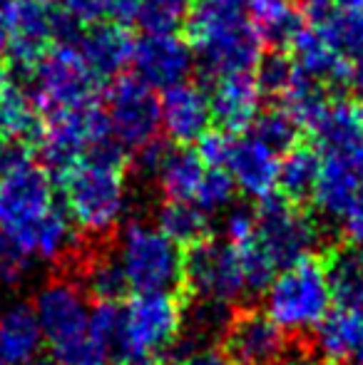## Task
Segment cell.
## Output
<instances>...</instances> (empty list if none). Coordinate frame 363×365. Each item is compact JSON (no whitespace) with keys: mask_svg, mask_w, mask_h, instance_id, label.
I'll list each match as a JSON object with an SVG mask.
<instances>
[{"mask_svg":"<svg viewBox=\"0 0 363 365\" xmlns=\"http://www.w3.org/2000/svg\"><path fill=\"white\" fill-rule=\"evenodd\" d=\"M0 236L28 261L78 259L80 231L35 157L0 172Z\"/></svg>","mask_w":363,"mask_h":365,"instance_id":"1","label":"cell"},{"mask_svg":"<svg viewBox=\"0 0 363 365\" xmlns=\"http://www.w3.org/2000/svg\"><path fill=\"white\" fill-rule=\"evenodd\" d=\"M112 251L132 293H172L184 284L182 246L175 244L157 224H125Z\"/></svg>","mask_w":363,"mask_h":365,"instance_id":"6","label":"cell"},{"mask_svg":"<svg viewBox=\"0 0 363 365\" xmlns=\"http://www.w3.org/2000/svg\"><path fill=\"white\" fill-rule=\"evenodd\" d=\"M334 286L326 264L316 256L286 266L274 276L272 286L264 291V313L286 333L306 336L334 311Z\"/></svg>","mask_w":363,"mask_h":365,"instance_id":"5","label":"cell"},{"mask_svg":"<svg viewBox=\"0 0 363 365\" xmlns=\"http://www.w3.org/2000/svg\"><path fill=\"white\" fill-rule=\"evenodd\" d=\"M232 145H234V135H229V132H224V130H219V132L209 130L207 135L197 142V152H199V157L204 159L207 167H224L227 169L229 154H232Z\"/></svg>","mask_w":363,"mask_h":365,"instance_id":"38","label":"cell"},{"mask_svg":"<svg viewBox=\"0 0 363 365\" xmlns=\"http://www.w3.org/2000/svg\"><path fill=\"white\" fill-rule=\"evenodd\" d=\"M304 18L349 63V68L363 58V10L339 8L331 0H309Z\"/></svg>","mask_w":363,"mask_h":365,"instance_id":"22","label":"cell"},{"mask_svg":"<svg viewBox=\"0 0 363 365\" xmlns=\"http://www.w3.org/2000/svg\"><path fill=\"white\" fill-rule=\"evenodd\" d=\"M252 0H197L187 20L194 60L212 77L247 73L262 63V40L249 15Z\"/></svg>","mask_w":363,"mask_h":365,"instance_id":"3","label":"cell"},{"mask_svg":"<svg viewBox=\"0 0 363 365\" xmlns=\"http://www.w3.org/2000/svg\"><path fill=\"white\" fill-rule=\"evenodd\" d=\"M45 348L58 365H105L107 356L90 333L92 306L73 276H55L33 298Z\"/></svg>","mask_w":363,"mask_h":365,"instance_id":"4","label":"cell"},{"mask_svg":"<svg viewBox=\"0 0 363 365\" xmlns=\"http://www.w3.org/2000/svg\"><path fill=\"white\" fill-rule=\"evenodd\" d=\"M254 244L264 251L276 271L311 259L321 246V226L311 214L289 199H267L257 212Z\"/></svg>","mask_w":363,"mask_h":365,"instance_id":"10","label":"cell"},{"mask_svg":"<svg viewBox=\"0 0 363 365\" xmlns=\"http://www.w3.org/2000/svg\"><path fill=\"white\" fill-rule=\"evenodd\" d=\"M122 311L130 361L142 363L162 356L182 336L184 306L175 293H132Z\"/></svg>","mask_w":363,"mask_h":365,"instance_id":"11","label":"cell"},{"mask_svg":"<svg viewBox=\"0 0 363 365\" xmlns=\"http://www.w3.org/2000/svg\"><path fill=\"white\" fill-rule=\"evenodd\" d=\"M0 365H5V361H3V353H0Z\"/></svg>","mask_w":363,"mask_h":365,"instance_id":"47","label":"cell"},{"mask_svg":"<svg viewBox=\"0 0 363 365\" xmlns=\"http://www.w3.org/2000/svg\"><path fill=\"white\" fill-rule=\"evenodd\" d=\"M73 28V20L48 0H15L8 55L15 65L33 70Z\"/></svg>","mask_w":363,"mask_h":365,"instance_id":"13","label":"cell"},{"mask_svg":"<svg viewBox=\"0 0 363 365\" xmlns=\"http://www.w3.org/2000/svg\"><path fill=\"white\" fill-rule=\"evenodd\" d=\"M117 147H102L63 172V204L80 234L105 239L130 209V184Z\"/></svg>","mask_w":363,"mask_h":365,"instance_id":"2","label":"cell"},{"mask_svg":"<svg viewBox=\"0 0 363 365\" xmlns=\"http://www.w3.org/2000/svg\"><path fill=\"white\" fill-rule=\"evenodd\" d=\"M38 130V105L0 60V140H25Z\"/></svg>","mask_w":363,"mask_h":365,"instance_id":"26","label":"cell"},{"mask_svg":"<svg viewBox=\"0 0 363 365\" xmlns=\"http://www.w3.org/2000/svg\"><path fill=\"white\" fill-rule=\"evenodd\" d=\"M286 365H326V363L311 361V358H299V361H291V363H286Z\"/></svg>","mask_w":363,"mask_h":365,"instance_id":"45","label":"cell"},{"mask_svg":"<svg viewBox=\"0 0 363 365\" xmlns=\"http://www.w3.org/2000/svg\"><path fill=\"white\" fill-rule=\"evenodd\" d=\"M45 348L33 306H13L0 313V353L5 365H33Z\"/></svg>","mask_w":363,"mask_h":365,"instance_id":"24","label":"cell"},{"mask_svg":"<svg viewBox=\"0 0 363 365\" xmlns=\"http://www.w3.org/2000/svg\"><path fill=\"white\" fill-rule=\"evenodd\" d=\"M339 8H349V10H363V0H331Z\"/></svg>","mask_w":363,"mask_h":365,"instance_id":"44","label":"cell"},{"mask_svg":"<svg viewBox=\"0 0 363 365\" xmlns=\"http://www.w3.org/2000/svg\"><path fill=\"white\" fill-rule=\"evenodd\" d=\"M279 164L281 152L249 132L244 137H234L227 172L232 174L234 184L244 197L267 202L279 189Z\"/></svg>","mask_w":363,"mask_h":365,"instance_id":"19","label":"cell"},{"mask_svg":"<svg viewBox=\"0 0 363 365\" xmlns=\"http://www.w3.org/2000/svg\"><path fill=\"white\" fill-rule=\"evenodd\" d=\"M257 77L262 82L264 92L267 95L279 97L291 82L299 77V68L294 65V60L289 55H272V58H264L262 63L257 65Z\"/></svg>","mask_w":363,"mask_h":365,"instance_id":"36","label":"cell"},{"mask_svg":"<svg viewBox=\"0 0 363 365\" xmlns=\"http://www.w3.org/2000/svg\"><path fill=\"white\" fill-rule=\"evenodd\" d=\"M167 365H237L227 356V351H219L214 346H184L180 353L167 361Z\"/></svg>","mask_w":363,"mask_h":365,"instance_id":"39","label":"cell"},{"mask_svg":"<svg viewBox=\"0 0 363 365\" xmlns=\"http://www.w3.org/2000/svg\"><path fill=\"white\" fill-rule=\"evenodd\" d=\"M264 95L267 92L254 70L214 77V87L209 92L212 120L229 135L252 130L254 122L262 117Z\"/></svg>","mask_w":363,"mask_h":365,"instance_id":"18","label":"cell"},{"mask_svg":"<svg viewBox=\"0 0 363 365\" xmlns=\"http://www.w3.org/2000/svg\"><path fill=\"white\" fill-rule=\"evenodd\" d=\"M359 115H361V122H363V107H361V110H359Z\"/></svg>","mask_w":363,"mask_h":365,"instance_id":"48","label":"cell"},{"mask_svg":"<svg viewBox=\"0 0 363 365\" xmlns=\"http://www.w3.org/2000/svg\"><path fill=\"white\" fill-rule=\"evenodd\" d=\"M184 284L192 298L224 303L229 308L249 293L237 246L214 236L189 246L184 256Z\"/></svg>","mask_w":363,"mask_h":365,"instance_id":"12","label":"cell"},{"mask_svg":"<svg viewBox=\"0 0 363 365\" xmlns=\"http://www.w3.org/2000/svg\"><path fill=\"white\" fill-rule=\"evenodd\" d=\"M321 157L316 147L294 145L289 152L281 154L279 164V189L289 202H301L314 194L319 179Z\"/></svg>","mask_w":363,"mask_h":365,"instance_id":"28","label":"cell"},{"mask_svg":"<svg viewBox=\"0 0 363 365\" xmlns=\"http://www.w3.org/2000/svg\"><path fill=\"white\" fill-rule=\"evenodd\" d=\"M289 53V58L294 60L301 75L311 77V80L321 82V85L331 82V85L349 87V63L321 38V33L314 25L304 23L301 33L291 43Z\"/></svg>","mask_w":363,"mask_h":365,"instance_id":"23","label":"cell"},{"mask_svg":"<svg viewBox=\"0 0 363 365\" xmlns=\"http://www.w3.org/2000/svg\"><path fill=\"white\" fill-rule=\"evenodd\" d=\"M75 279L88 293V298H95V303H117L130 291L115 251L92 254L88 259H83Z\"/></svg>","mask_w":363,"mask_h":365,"instance_id":"27","label":"cell"},{"mask_svg":"<svg viewBox=\"0 0 363 365\" xmlns=\"http://www.w3.org/2000/svg\"><path fill=\"white\" fill-rule=\"evenodd\" d=\"M319 157L321 169L311 202L321 217L339 224L363 189V140L319 149Z\"/></svg>","mask_w":363,"mask_h":365,"instance_id":"14","label":"cell"},{"mask_svg":"<svg viewBox=\"0 0 363 365\" xmlns=\"http://www.w3.org/2000/svg\"><path fill=\"white\" fill-rule=\"evenodd\" d=\"M30 73H33L30 95L45 115L97 105L102 80L83 58L75 40H60Z\"/></svg>","mask_w":363,"mask_h":365,"instance_id":"7","label":"cell"},{"mask_svg":"<svg viewBox=\"0 0 363 365\" xmlns=\"http://www.w3.org/2000/svg\"><path fill=\"white\" fill-rule=\"evenodd\" d=\"M224 351L237 365H281L289 336L264 311H239L224 333Z\"/></svg>","mask_w":363,"mask_h":365,"instance_id":"15","label":"cell"},{"mask_svg":"<svg viewBox=\"0 0 363 365\" xmlns=\"http://www.w3.org/2000/svg\"><path fill=\"white\" fill-rule=\"evenodd\" d=\"M197 0H142L137 20L145 33H177L187 25Z\"/></svg>","mask_w":363,"mask_h":365,"instance_id":"33","label":"cell"},{"mask_svg":"<svg viewBox=\"0 0 363 365\" xmlns=\"http://www.w3.org/2000/svg\"><path fill=\"white\" fill-rule=\"evenodd\" d=\"M75 43L95 75L105 82L110 77H120L122 70L132 65L137 40L132 38L127 25L102 20V23L88 25Z\"/></svg>","mask_w":363,"mask_h":365,"instance_id":"21","label":"cell"},{"mask_svg":"<svg viewBox=\"0 0 363 365\" xmlns=\"http://www.w3.org/2000/svg\"><path fill=\"white\" fill-rule=\"evenodd\" d=\"M249 132H254L259 140H264L267 145H272L276 152L284 154L296 145L299 125H296V122L291 120L284 110L276 107V110H272V112H262V117L254 122V127Z\"/></svg>","mask_w":363,"mask_h":365,"instance_id":"35","label":"cell"},{"mask_svg":"<svg viewBox=\"0 0 363 365\" xmlns=\"http://www.w3.org/2000/svg\"><path fill=\"white\" fill-rule=\"evenodd\" d=\"M28 266L30 261L0 236V284H18L28 271Z\"/></svg>","mask_w":363,"mask_h":365,"instance_id":"40","label":"cell"},{"mask_svg":"<svg viewBox=\"0 0 363 365\" xmlns=\"http://www.w3.org/2000/svg\"><path fill=\"white\" fill-rule=\"evenodd\" d=\"M194 65L197 60L187 38H180L177 33H145V38L137 40L132 55L135 75L152 90L162 92L187 82Z\"/></svg>","mask_w":363,"mask_h":365,"instance_id":"16","label":"cell"},{"mask_svg":"<svg viewBox=\"0 0 363 365\" xmlns=\"http://www.w3.org/2000/svg\"><path fill=\"white\" fill-rule=\"evenodd\" d=\"M157 226L180 246H194L209 236V214L194 202L165 199L157 212Z\"/></svg>","mask_w":363,"mask_h":365,"instance_id":"30","label":"cell"},{"mask_svg":"<svg viewBox=\"0 0 363 365\" xmlns=\"http://www.w3.org/2000/svg\"><path fill=\"white\" fill-rule=\"evenodd\" d=\"M162 132L177 147H192L202 140L212 127V105L209 92L197 82L187 80L170 87L160 95Z\"/></svg>","mask_w":363,"mask_h":365,"instance_id":"17","label":"cell"},{"mask_svg":"<svg viewBox=\"0 0 363 365\" xmlns=\"http://www.w3.org/2000/svg\"><path fill=\"white\" fill-rule=\"evenodd\" d=\"M90 333L107 358L130 361L127 358L125 311L120 303H95L90 316Z\"/></svg>","mask_w":363,"mask_h":365,"instance_id":"32","label":"cell"},{"mask_svg":"<svg viewBox=\"0 0 363 365\" xmlns=\"http://www.w3.org/2000/svg\"><path fill=\"white\" fill-rule=\"evenodd\" d=\"M336 226H339L341 236H344L349 246H363V189L356 197V202L351 204V209L346 212V217Z\"/></svg>","mask_w":363,"mask_h":365,"instance_id":"42","label":"cell"},{"mask_svg":"<svg viewBox=\"0 0 363 365\" xmlns=\"http://www.w3.org/2000/svg\"><path fill=\"white\" fill-rule=\"evenodd\" d=\"M222 229H224L222 239H227L229 244L239 249V246L249 244L254 239V234H257V212H252L247 207H232L224 214Z\"/></svg>","mask_w":363,"mask_h":365,"instance_id":"37","label":"cell"},{"mask_svg":"<svg viewBox=\"0 0 363 365\" xmlns=\"http://www.w3.org/2000/svg\"><path fill=\"white\" fill-rule=\"evenodd\" d=\"M276 100H279V110H284L299 125V130H309V132L314 130L316 122L324 117V112L331 105L324 85L301 73Z\"/></svg>","mask_w":363,"mask_h":365,"instance_id":"29","label":"cell"},{"mask_svg":"<svg viewBox=\"0 0 363 365\" xmlns=\"http://www.w3.org/2000/svg\"><path fill=\"white\" fill-rule=\"evenodd\" d=\"M135 365H150V363H135Z\"/></svg>","mask_w":363,"mask_h":365,"instance_id":"49","label":"cell"},{"mask_svg":"<svg viewBox=\"0 0 363 365\" xmlns=\"http://www.w3.org/2000/svg\"><path fill=\"white\" fill-rule=\"evenodd\" d=\"M237 184H234L232 174L224 167H207L202 184H199V192L194 197V204L202 207L207 214H219L229 212L237 197Z\"/></svg>","mask_w":363,"mask_h":365,"instance_id":"34","label":"cell"},{"mask_svg":"<svg viewBox=\"0 0 363 365\" xmlns=\"http://www.w3.org/2000/svg\"><path fill=\"white\" fill-rule=\"evenodd\" d=\"M249 15L262 45L276 50H289L306 23L304 13L296 8L294 0H252Z\"/></svg>","mask_w":363,"mask_h":365,"instance_id":"25","label":"cell"},{"mask_svg":"<svg viewBox=\"0 0 363 365\" xmlns=\"http://www.w3.org/2000/svg\"><path fill=\"white\" fill-rule=\"evenodd\" d=\"M354 363H356V365H363V348H361V353H359V356L354 358Z\"/></svg>","mask_w":363,"mask_h":365,"instance_id":"46","label":"cell"},{"mask_svg":"<svg viewBox=\"0 0 363 365\" xmlns=\"http://www.w3.org/2000/svg\"><path fill=\"white\" fill-rule=\"evenodd\" d=\"M110 130V140L120 152L140 157L145 149L157 145L162 132L160 95L137 75H120L105 90L102 105Z\"/></svg>","mask_w":363,"mask_h":365,"instance_id":"8","label":"cell"},{"mask_svg":"<svg viewBox=\"0 0 363 365\" xmlns=\"http://www.w3.org/2000/svg\"><path fill=\"white\" fill-rule=\"evenodd\" d=\"M137 162L147 174L155 177L165 199H175V202H194L199 184L207 174V164L192 147L175 145L172 149H165L155 145L145 149Z\"/></svg>","mask_w":363,"mask_h":365,"instance_id":"20","label":"cell"},{"mask_svg":"<svg viewBox=\"0 0 363 365\" xmlns=\"http://www.w3.org/2000/svg\"><path fill=\"white\" fill-rule=\"evenodd\" d=\"M40 157L45 167L63 174L83 157L102 147H115L107 130L105 112L100 105L78 107V110L50 112L43 117L38 137Z\"/></svg>","mask_w":363,"mask_h":365,"instance_id":"9","label":"cell"},{"mask_svg":"<svg viewBox=\"0 0 363 365\" xmlns=\"http://www.w3.org/2000/svg\"><path fill=\"white\" fill-rule=\"evenodd\" d=\"M95 3H97L100 20L125 25V23H130V20H137L142 0H95Z\"/></svg>","mask_w":363,"mask_h":365,"instance_id":"41","label":"cell"},{"mask_svg":"<svg viewBox=\"0 0 363 365\" xmlns=\"http://www.w3.org/2000/svg\"><path fill=\"white\" fill-rule=\"evenodd\" d=\"M232 318H234L232 308L224 306V303L192 298V303L184 308L182 333H187L192 338L189 346H212V341L224 338Z\"/></svg>","mask_w":363,"mask_h":365,"instance_id":"31","label":"cell"},{"mask_svg":"<svg viewBox=\"0 0 363 365\" xmlns=\"http://www.w3.org/2000/svg\"><path fill=\"white\" fill-rule=\"evenodd\" d=\"M13 13H15V0H0V53L8 50L10 30H13Z\"/></svg>","mask_w":363,"mask_h":365,"instance_id":"43","label":"cell"}]
</instances>
